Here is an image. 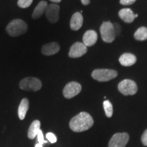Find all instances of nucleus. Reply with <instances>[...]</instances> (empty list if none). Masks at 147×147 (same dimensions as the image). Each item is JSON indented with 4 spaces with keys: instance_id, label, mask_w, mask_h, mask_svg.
<instances>
[{
    "instance_id": "f257e3e1",
    "label": "nucleus",
    "mask_w": 147,
    "mask_h": 147,
    "mask_svg": "<svg viewBox=\"0 0 147 147\" xmlns=\"http://www.w3.org/2000/svg\"><path fill=\"white\" fill-rule=\"evenodd\" d=\"M94 121L89 113L82 112L75 116L69 122V127L73 131L82 132L93 126Z\"/></svg>"
},
{
    "instance_id": "f03ea898",
    "label": "nucleus",
    "mask_w": 147,
    "mask_h": 147,
    "mask_svg": "<svg viewBox=\"0 0 147 147\" xmlns=\"http://www.w3.org/2000/svg\"><path fill=\"white\" fill-rule=\"evenodd\" d=\"M27 23L21 19L12 20L6 27V31L10 36L16 37L27 32Z\"/></svg>"
},
{
    "instance_id": "7ed1b4c3",
    "label": "nucleus",
    "mask_w": 147,
    "mask_h": 147,
    "mask_svg": "<svg viewBox=\"0 0 147 147\" xmlns=\"http://www.w3.org/2000/svg\"><path fill=\"white\" fill-rule=\"evenodd\" d=\"M117 71L110 69H96L93 71L91 76L99 82H107L117 76Z\"/></svg>"
},
{
    "instance_id": "20e7f679",
    "label": "nucleus",
    "mask_w": 147,
    "mask_h": 147,
    "mask_svg": "<svg viewBox=\"0 0 147 147\" xmlns=\"http://www.w3.org/2000/svg\"><path fill=\"white\" fill-rule=\"evenodd\" d=\"M100 34L104 42L111 43L116 38L114 25L109 21L104 22L100 27Z\"/></svg>"
},
{
    "instance_id": "39448f33",
    "label": "nucleus",
    "mask_w": 147,
    "mask_h": 147,
    "mask_svg": "<svg viewBox=\"0 0 147 147\" xmlns=\"http://www.w3.org/2000/svg\"><path fill=\"white\" fill-rule=\"evenodd\" d=\"M42 84L38 78L35 77H27L21 80L19 87L24 91H38L42 88Z\"/></svg>"
},
{
    "instance_id": "423d86ee",
    "label": "nucleus",
    "mask_w": 147,
    "mask_h": 147,
    "mask_svg": "<svg viewBox=\"0 0 147 147\" xmlns=\"http://www.w3.org/2000/svg\"><path fill=\"white\" fill-rule=\"evenodd\" d=\"M119 91L124 95H135L138 91L137 84L134 80L125 79L119 82L118 85Z\"/></svg>"
},
{
    "instance_id": "0eeeda50",
    "label": "nucleus",
    "mask_w": 147,
    "mask_h": 147,
    "mask_svg": "<svg viewBox=\"0 0 147 147\" xmlns=\"http://www.w3.org/2000/svg\"><path fill=\"white\" fill-rule=\"evenodd\" d=\"M129 136L127 133H117L114 134L110 139L108 147H125Z\"/></svg>"
},
{
    "instance_id": "6e6552de",
    "label": "nucleus",
    "mask_w": 147,
    "mask_h": 147,
    "mask_svg": "<svg viewBox=\"0 0 147 147\" xmlns=\"http://www.w3.org/2000/svg\"><path fill=\"white\" fill-rule=\"evenodd\" d=\"M82 87L80 84L77 82H70L67 83L64 87L63 91V96L67 99L73 98L80 93Z\"/></svg>"
},
{
    "instance_id": "1a4fd4ad",
    "label": "nucleus",
    "mask_w": 147,
    "mask_h": 147,
    "mask_svg": "<svg viewBox=\"0 0 147 147\" xmlns=\"http://www.w3.org/2000/svg\"><path fill=\"white\" fill-rule=\"evenodd\" d=\"M59 10L60 7L57 4H52L49 5L46 9L45 14L47 19L51 23H55L58 21L59 18Z\"/></svg>"
},
{
    "instance_id": "9d476101",
    "label": "nucleus",
    "mask_w": 147,
    "mask_h": 147,
    "mask_svg": "<svg viewBox=\"0 0 147 147\" xmlns=\"http://www.w3.org/2000/svg\"><path fill=\"white\" fill-rule=\"evenodd\" d=\"M87 47L82 42H77L71 46L69 52V57L71 58H78L86 54Z\"/></svg>"
},
{
    "instance_id": "9b49d317",
    "label": "nucleus",
    "mask_w": 147,
    "mask_h": 147,
    "mask_svg": "<svg viewBox=\"0 0 147 147\" xmlns=\"http://www.w3.org/2000/svg\"><path fill=\"white\" fill-rule=\"evenodd\" d=\"M97 40V34L94 30H88L84 33L82 38V43L87 47H92L96 43Z\"/></svg>"
},
{
    "instance_id": "f8f14e48",
    "label": "nucleus",
    "mask_w": 147,
    "mask_h": 147,
    "mask_svg": "<svg viewBox=\"0 0 147 147\" xmlns=\"http://www.w3.org/2000/svg\"><path fill=\"white\" fill-rule=\"evenodd\" d=\"M60 50V47L57 42H51L44 45L42 48V53L47 56L57 54Z\"/></svg>"
},
{
    "instance_id": "ddd939ff",
    "label": "nucleus",
    "mask_w": 147,
    "mask_h": 147,
    "mask_svg": "<svg viewBox=\"0 0 147 147\" xmlns=\"http://www.w3.org/2000/svg\"><path fill=\"white\" fill-rule=\"evenodd\" d=\"M83 24V17L80 12H76L71 16L70 20V28L74 31H78L81 28Z\"/></svg>"
},
{
    "instance_id": "4468645a",
    "label": "nucleus",
    "mask_w": 147,
    "mask_h": 147,
    "mask_svg": "<svg viewBox=\"0 0 147 147\" xmlns=\"http://www.w3.org/2000/svg\"><path fill=\"white\" fill-rule=\"evenodd\" d=\"M137 58L135 55L131 53H124L119 57V62L122 65L131 66L136 63Z\"/></svg>"
},
{
    "instance_id": "2eb2a0df",
    "label": "nucleus",
    "mask_w": 147,
    "mask_h": 147,
    "mask_svg": "<svg viewBox=\"0 0 147 147\" xmlns=\"http://www.w3.org/2000/svg\"><path fill=\"white\" fill-rule=\"evenodd\" d=\"M119 16L124 22L131 23L135 19V14L129 8H123L119 12Z\"/></svg>"
},
{
    "instance_id": "dca6fc26",
    "label": "nucleus",
    "mask_w": 147,
    "mask_h": 147,
    "mask_svg": "<svg viewBox=\"0 0 147 147\" xmlns=\"http://www.w3.org/2000/svg\"><path fill=\"white\" fill-rule=\"evenodd\" d=\"M29 106V102L28 99L23 98L20 103L18 109V115L20 120H23L25 118V116H26L27 111H28Z\"/></svg>"
},
{
    "instance_id": "f3484780",
    "label": "nucleus",
    "mask_w": 147,
    "mask_h": 147,
    "mask_svg": "<svg viewBox=\"0 0 147 147\" xmlns=\"http://www.w3.org/2000/svg\"><path fill=\"white\" fill-rule=\"evenodd\" d=\"M48 6V3L45 1H41L38 3V5L34 9V12L32 14V18L34 19L39 18L40 16H42V14L45 12L46 9Z\"/></svg>"
},
{
    "instance_id": "a211bd4d",
    "label": "nucleus",
    "mask_w": 147,
    "mask_h": 147,
    "mask_svg": "<svg viewBox=\"0 0 147 147\" xmlns=\"http://www.w3.org/2000/svg\"><path fill=\"white\" fill-rule=\"evenodd\" d=\"M40 125H41V123H40V121L35 120L34 121H33L32 123L29 127L28 134H27V136H28L29 139H34L37 136L38 131L41 129H40Z\"/></svg>"
},
{
    "instance_id": "6ab92c4d",
    "label": "nucleus",
    "mask_w": 147,
    "mask_h": 147,
    "mask_svg": "<svg viewBox=\"0 0 147 147\" xmlns=\"http://www.w3.org/2000/svg\"><path fill=\"white\" fill-rule=\"evenodd\" d=\"M134 38L138 41H144L147 40V27H141L138 29L134 34Z\"/></svg>"
},
{
    "instance_id": "aec40b11",
    "label": "nucleus",
    "mask_w": 147,
    "mask_h": 147,
    "mask_svg": "<svg viewBox=\"0 0 147 147\" xmlns=\"http://www.w3.org/2000/svg\"><path fill=\"white\" fill-rule=\"evenodd\" d=\"M103 106H104V111H105L106 115L107 116V117H109V118L111 117L113 114V107L110 101H104V103H103Z\"/></svg>"
},
{
    "instance_id": "412c9836",
    "label": "nucleus",
    "mask_w": 147,
    "mask_h": 147,
    "mask_svg": "<svg viewBox=\"0 0 147 147\" xmlns=\"http://www.w3.org/2000/svg\"><path fill=\"white\" fill-rule=\"evenodd\" d=\"M33 0H18V5L21 8H27L32 5Z\"/></svg>"
},
{
    "instance_id": "4be33fe9",
    "label": "nucleus",
    "mask_w": 147,
    "mask_h": 147,
    "mask_svg": "<svg viewBox=\"0 0 147 147\" xmlns=\"http://www.w3.org/2000/svg\"><path fill=\"white\" fill-rule=\"evenodd\" d=\"M46 137H47L48 140H49L51 144H54V143L56 142L57 140V138L56 136H55L53 133H51V132L47 133Z\"/></svg>"
},
{
    "instance_id": "5701e85b",
    "label": "nucleus",
    "mask_w": 147,
    "mask_h": 147,
    "mask_svg": "<svg viewBox=\"0 0 147 147\" xmlns=\"http://www.w3.org/2000/svg\"><path fill=\"white\" fill-rule=\"evenodd\" d=\"M37 137H38V143H39V144L43 145L44 144L47 143V141H45V140H44V134L41 129L38 131V135H37Z\"/></svg>"
},
{
    "instance_id": "b1692460",
    "label": "nucleus",
    "mask_w": 147,
    "mask_h": 147,
    "mask_svg": "<svg viewBox=\"0 0 147 147\" xmlns=\"http://www.w3.org/2000/svg\"><path fill=\"white\" fill-rule=\"evenodd\" d=\"M136 1V0H120V3L124 5H129L133 4Z\"/></svg>"
},
{
    "instance_id": "393cba45",
    "label": "nucleus",
    "mask_w": 147,
    "mask_h": 147,
    "mask_svg": "<svg viewBox=\"0 0 147 147\" xmlns=\"http://www.w3.org/2000/svg\"><path fill=\"white\" fill-rule=\"evenodd\" d=\"M141 140H142V144L144 145V146H147V129L144 131V133H143L142 138H141Z\"/></svg>"
},
{
    "instance_id": "a878e982",
    "label": "nucleus",
    "mask_w": 147,
    "mask_h": 147,
    "mask_svg": "<svg viewBox=\"0 0 147 147\" xmlns=\"http://www.w3.org/2000/svg\"><path fill=\"white\" fill-rule=\"evenodd\" d=\"M113 25H114V29H115V32L116 36H117V35L120 34L121 27H120V26H119V25L117 23L113 24Z\"/></svg>"
},
{
    "instance_id": "bb28decb",
    "label": "nucleus",
    "mask_w": 147,
    "mask_h": 147,
    "mask_svg": "<svg viewBox=\"0 0 147 147\" xmlns=\"http://www.w3.org/2000/svg\"><path fill=\"white\" fill-rule=\"evenodd\" d=\"M81 2L83 5H89L90 3V0H81Z\"/></svg>"
},
{
    "instance_id": "cd10ccee",
    "label": "nucleus",
    "mask_w": 147,
    "mask_h": 147,
    "mask_svg": "<svg viewBox=\"0 0 147 147\" xmlns=\"http://www.w3.org/2000/svg\"><path fill=\"white\" fill-rule=\"evenodd\" d=\"M50 1L54 3H59L61 0H50Z\"/></svg>"
},
{
    "instance_id": "c85d7f7f",
    "label": "nucleus",
    "mask_w": 147,
    "mask_h": 147,
    "mask_svg": "<svg viewBox=\"0 0 147 147\" xmlns=\"http://www.w3.org/2000/svg\"><path fill=\"white\" fill-rule=\"evenodd\" d=\"M35 147H43V145L40 144H39V143H38V144H36V146H35Z\"/></svg>"
}]
</instances>
